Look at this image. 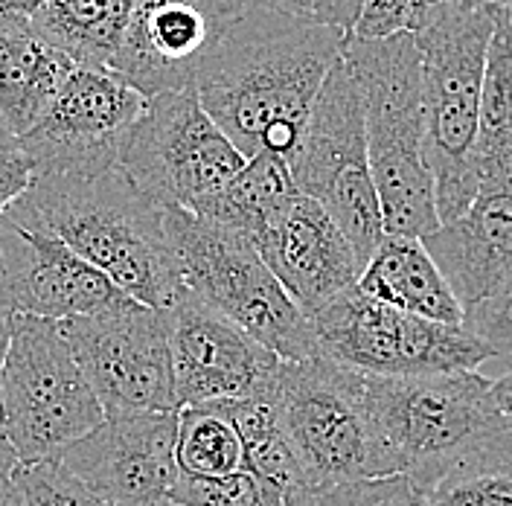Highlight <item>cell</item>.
<instances>
[{
  "label": "cell",
  "instance_id": "obj_1",
  "mask_svg": "<svg viewBox=\"0 0 512 506\" xmlns=\"http://www.w3.org/2000/svg\"><path fill=\"white\" fill-rule=\"evenodd\" d=\"M347 35L248 3L195 79V96L242 158L291 160Z\"/></svg>",
  "mask_w": 512,
  "mask_h": 506
},
{
  "label": "cell",
  "instance_id": "obj_2",
  "mask_svg": "<svg viewBox=\"0 0 512 506\" xmlns=\"http://www.w3.org/2000/svg\"><path fill=\"white\" fill-rule=\"evenodd\" d=\"M6 219L53 233L140 306L169 309L187 291L163 210L120 166L99 175H35Z\"/></svg>",
  "mask_w": 512,
  "mask_h": 506
},
{
  "label": "cell",
  "instance_id": "obj_3",
  "mask_svg": "<svg viewBox=\"0 0 512 506\" xmlns=\"http://www.w3.org/2000/svg\"><path fill=\"white\" fill-rule=\"evenodd\" d=\"M367 396L402 475L428 492L448 477L512 469V425L480 370L405 379L367 376Z\"/></svg>",
  "mask_w": 512,
  "mask_h": 506
},
{
  "label": "cell",
  "instance_id": "obj_4",
  "mask_svg": "<svg viewBox=\"0 0 512 506\" xmlns=\"http://www.w3.org/2000/svg\"><path fill=\"white\" fill-rule=\"evenodd\" d=\"M341 59L361 96L367 158L387 236L425 239L440 227L434 178L425 163L422 56L414 35L347 38Z\"/></svg>",
  "mask_w": 512,
  "mask_h": 506
},
{
  "label": "cell",
  "instance_id": "obj_5",
  "mask_svg": "<svg viewBox=\"0 0 512 506\" xmlns=\"http://www.w3.org/2000/svg\"><path fill=\"white\" fill-rule=\"evenodd\" d=\"M504 0H443L414 41L422 56L425 163L434 178L440 224L454 222L478 198L475 137L480 91L495 18Z\"/></svg>",
  "mask_w": 512,
  "mask_h": 506
},
{
  "label": "cell",
  "instance_id": "obj_6",
  "mask_svg": "<svg viewBox=\"0 0 512 506\" xmlns=\"http://www.w3.org/2000/svg\"><path fill=\"white\" fill-rule=\"evenodd\" d=\"M274 405L312 489L402 475L370 405L367 376L320 352L283 361Z\"/></svg>",
  "mask_w": 512,
  "mask_h": 506
},
{
  "label": "cell",
  "instance_id": "obj_7",
  "mask_svg": "<svg viewBox=\"0 0 512 506\" xmlns=\"http://www.w3.org/2000/svg\"><path fill=\"white\" fill-rule=\"evenodd\" d=\"M163 224L187 291L280 361L318 355L312 320L288 297L245 236L178 207L163 210Z\"/></svg>",
  "mask_w": 512,
  "mask_h": 506
},
{
  "label": "cell",
  "instance_id": "obj_8",
  "mask_svg": "<svg viewBox=\"0 0 512 506\" xmlns=\"http://www.w3.org/2000/svg\"><path fill=\"white\" fill-rule=\"evenodd\" d=\"M105 411L73 358L62 326L15 315L0 373V431L21 463H56L102 425Z\"/></svg>",
  "mask_w": 512,
  "mask_h": 506
},
{
  "label": "cell",
  "instance_id": "obj_9",
  "mask_svg": "<svg viewBox=\"0 0 512 506\" xmlns=\"http://www.w3.org/2000/svg\"><path fill=\"white\" fill-rule=\"evenodd\" d=\"M288 169L300 195L341 227L364 268L387 233L367 158L361 96L344 59L329 70Z\"/></svg>",
  "mask_w": 512,
  "mask_h": 506
},
{
  "label": "cell",
  "instance_id": "obj_10",
  "mask_svg": "<svg viewBox=\"0 0 512 506\" xmlns=\"http://www.w3.org/2000/svg\"><path fill=\"white\" fill-rule=\"evenodd\" d=\"M309 320L320 355L361 376L405 379L466 373L489 364V352L460 326L408 315L358 288L344 291Z\"/></svg>",
  "mask_w": 512,
  "mask_h": 506
},
{
  "label": "cell",
  "instance_id": "obj_11",
  "mask_svg": "<svg viewBox=\"0 0 512 506\" xmlns=\"http://www.w3.org/2000/svg\"><path fill=\"white\" fill-rule=\"evenodd\" d=\"M245 166L195 91L160 94L146 102L128 131L120 169L160 210H195Z\"/></svg>",
  "mask_w": 512,
  "mask_h": 506
},
{
  "label": "cell",
  "instance_id": "obj_12",
  "mask_svg": "<svg viewBox=\"0 0 512 506\" xmlns=\"http://www.w3.org/2000/svg\"><path fill=\"white\" fill-rule=\"evenodd\" d=\"M105 413L178 411L166 309L134 300L59 323Z\"/></svg>",
  "mask_w": 512,
  "mask_h": 506
},
{
  "label": "cell",
  "instance_id": "obj_13",
  "mask_svg": "<svg viewBox=\"0 0 512 506\" xmlns=\"http://www.w3.org/2000/svg\"><path fill=\"white\" fill-rule=\"evenodd\" d=\"M146 96L111 70L76 67L47 114L21 137L35 175H99L120 166Z\"/></svg>",
  "mask_w": 512,
  "mask_h": 506
},
{
  "label": "cell",
  "instance_id": "obj_14",
  "mask_svg": "<svg viewBox=\"0 0 512 506\" xmlns=\"http://www.w3.org/2000/svg\"><path fill=\"white\" fill-rule=\"evenodd\" d=\"M166 323L178 408L274 393L283 361L192 291L166 309Z\"/></svg>",
  "mask_w": 512,
  "mask_h": 506
},
{
  "label": "cell",
  "instance_id": "obj_15",
  "mask_svg": "<svg viewBox=\"0 0 512 506\" xmlns=\"http://www.w3.org/2000/svg\"><path fill=\"white\" fill-rule=\"evenodd\" d=\"M248 0H137L126 41L111 64L134 91H192L201 67Z\"/></svg>",
  "mask_w": 512,
  "mask_h": 506
},
{
  "label": "cell",
  "instance_id": "obj_16",
  "mask_svg": "<svg viewBox=\"0 0 512 506\" xmlns=\"http://www.w3.org/2000/svg\"><path fill=\"white\" fill-rule=\"evenodd\" d=\"M175 437L178 411L105 413L59 463L111 506H160L178 480Z\"/></svg>",
  "mask_w": 512,
  "mask_h": 506
},
{
  "label": "cell",
  "instance_id": "obj_17",
  "mask_svg": "<svg viewBox=\"0 0 512 506\" xmlns=\"http://www.w3.org/2000/svg\"><path fill=\"white\" fill-rule=\"evenodd\" d=\"M0 265L18 315L73 320L123 306L126 297L62 239L0 219Z\"/></svg>",
  "mask_w": 512,
  "mask_h": 506
},
{
  "label": "cell",
  "instance_id": "obj_18",
  "mask_svg": "<svg viewBox=\"0 0 512 506\" xmlns=\"http://www.w3.org/2000/svg\"><path fill=\"white\" fill-rule=\"evenodd\" d=\"M251 245L306 317L355 288L361 277L350 239L306 195H297Z\"/></svg>",
  "mask_w": 512,
  "mask_h": 506
},
{
  "label": "cell",
  "instance_id": "obj_19",
  "mask_svg": "<svg viewBox=\"0 0 512 506\" xmlns=\"http://www.w3.org/2000/svg\"><path fill=\"white\" fill-rule=\"evenodd\" d=\"M460 306H472L512 268V187L478 192L463 216L422 239Z\"/></svg>",
  "mask_w": 512,
  "mask_h": 506
},
{
  "label": "cell",
  "instance_id": "obj_20",
  "mask_svg": "<svg viewBox=\"0 0 512 506\" xmlns=\"http://www.w3.org/2000/svg\"><path fill=\"white\" fill-rule=\"evenodd\" d=\"M355 288L379 303L434 323L460 326L463 306L431 259L422 239L384 236L382 245L361 268Z\"/></svg>",
  "mask_w": 512,
  "mask_h": 506
},
{
  "label": "cell",
  "instance_id": "obj_21",
  "mask_svg": "<svg viewBox=\"0 0 512 506\" xmlns=\"http://www.w3.org/2000/svg\"><path fill=\"white\" fill-rule=\"evenodd\" d=\"M76 70L64 53L27 27L0 30V126L30 134Z\"/></svg>",
  "mask_w": 512,
  "mask_h": 506
},
{
  "label": "cell",
  "instance_id": "obj_22",
  "mask_svg": "<svg viewBox=\"0 0 512 506\" xmlns=\"http://www.w3.org/2000/svg\"><path fill=\"white\" fill-rule=\"evenodd\" d=\"M137 0H47L30 21V30L53 44L76 67L111 70Z\"/></svg>",
  "mask_w": 512,
  "mask_h": 506
},
{
  "label": "cell",
  "instance_id": "obj_23",
  "mask_svg": "<svg viewBox=\"0 0 512 506\" xmlns=\"http://www.w3.org/2000/svg\"><path fill=\"white\" fill-rule=\"evenodd\" d=\"M472 163L478 175V192L512 187V35L504 3L498 9L486 53Z\"/></svg>",
  "mask_w": 512,
  "mask_h": 506
},
{
  "label": "cell",
  "instance_id": "obj_24",
  "mask_svg": "<svg viewBox=\"0 0 512 506\" xmlns=\"http://www.w3.org/2000/svg\"><path fill=\"white\" fill-rule=\"evenodd\" d=\"M300 195L288 160L259 152L245 160V166L224 184L216 195H210L204 204H198L195 216L224 224L233 233L254 242L262 227L274 222L288 204Z\"/></svg>",
  "mask_w": 512,
  "mask_h": 506
},
{
  "label": "cell",
  "instance_id": "obj_25",
  "mask_svg": "<svg viewBox=\"0 0 512 506\" xmlns=\"http://www.w3.org/2000/svg\"><path fill=\"white\" fill-rule=\"evenodd\" d=\"M175 463L178 475L210 480L230 477L245 469L242 437L222 402L178 408Z\"/></svg>",
  "mask_w": 512,
  "mask_h": 506
},
{
  "label": "cell",
  "instance_id": "obj_26",
  "mask_svg": "<svg viewBox=\"0 0 512 506\" xmlns=\"http://www.w3.org/2000/svg\"><path fill=\"white\" fill-rule=\"evenodd\" d=\"M169 501L175 506H288L283 495L268 489L248 469L216 480L178 475Z\"/></svg>",
  "mask_w": 512,
  "mask_h": 506
},
{
  "label": "cell",
  "instance_id": "obj_27",
  "mask_svg": "<svg viewBox=\"0 0 512 506\" xmlns=\"http://www.w3.org/2000/svg\"><path fill=\"white\" fill-rule=\"evenodd\" d=\"M460 329L489 352L492 361H512V268L478 303L463 309Z\"/></svg>",
  "mask_w": 512,
  "mask_h": 506
},
{
  "label": "cell",
  "instance_id": "obj_28",
  "mask_svg": "<svg viewBox=\"0 0 512 506\" xmlns=\"http://www.w3.org/2000/svg\"><path fill=\"white\" fill-rule=\"evenodd\" d=\"M18 506H111L70 475L62 463H21L15 472Z\"/></svg>",
  "mask_w": 512,
  "mask_h": 506
},
{
  "label": "cell",
  "instance_id": "obj_29",
  "mask_svg": "<svg viewBox=\"0 0 512 506\" xmlns=\"http://www.w3.org/2000/svg\"><path fill=\"white\" fill-rule=\"evenodd\" d=\"M434 6V0H364L347 38L382 41L396 35H416L425 30Z\"/></svg>",
  "mask_w": 512,
  "mask_h": 506
},
{
  "label": "cell",
  "instance_id": "obj_30",
  "mask_svg": "<svg viewBox=\"0 0 512 506\" xmlns=\"http://www.w3.org/2000/svg\"><path fill=\"white\" fill-rule=\"evenodd\" d=\"M291 506H419V492L405 475L309 489Z\"/></svg>",
  "mask_w": 512,
  "mask_h": 506
},
{
  "label": "cell",
  "instance_id": "obj_31",
  "mask_svg": "<svg viewBox=\"0 0 512 506\" xmlns=\"http://www.w3.org/2000/svg\"><path fill=\"white\" fill-rule=\"evenodd\" d=\"M419 506H512V469L448 477L422 492Z\"/></svg>",
  "mask_w": 512,
  "mask_h": 506
},
{
  "label": "cell",
  "instance_id": "obj_32",
  "mask_svg": "<svg viewBox=\"0 0 512 506\" xmlns=\"http://www.w3.org/2000/svg\"><path fill=\"white\" fill-rule=\"evenodd\" d=\"M35 181V166L24 152L21 140L12 137L0 126V219L9 213V207L30 190Z\"/></svg>",
  "mask_w": 512,
  "mask_h": 506
},
{
  "label": "cell",
  "instance_id": "obj_33",
  "mask_svg": "<svg viewBox=\"0 0 512 506\" xmlns=\"http://www.w3.org/2000/svg\"><path fill=\"white\" fill-rule=\"evenodd\" d=\"M18 466H21L18 454L12 451V445L6 443L0 431V506H18V489H15Z\"/></svg>",
  "mask_w": 512,
  "mask_h": 506
},
{
  "label": "cell",
  "instance_id": "obj_34",
  "mask_svg": "<svg viewBox=\"0 0 512 506\" xmlns=\"http://www.w3.org/2000/svg\"><path fill=\"white\" fill-rule=\"evenodd\" d=\"M361 3L364 0H326L323 12H320V24H329L344 35H350L352 27H355V18L361 12Z\"/></svg>",
  "mask_w": 512,
  "mask_h": 506
},
{
  "label": "cell",
  "instance_id": "obj_35",
  "mask_svg": "<svg viewBox=\"0 0 512 506\" xmlns=\"http://www.w3.org/2000/svg\"><path fill=\"white\" fill-rule=\"evenodd\" d=\"M254 6L280 12V15H291V18H306V21H320L323 3L326 0H248Z\"/></svg>",
  "mask_w": 512,
  "mask_h": 506
},
{
  "label": "cell",
  "instance_id": "obj_36",
  "mask_svg": "<svg viewBox=\"0 0 512 506\" xmlns=\"http://www.w3.org/2000/svg\"><path fill=\"white\" fill-rule=\"evenodd\" d=\"M47 0H0V30L27 27Z\"/></svg>",
  "mask_w": 512,
  "mask_h": 506
},
{
  "label": "cell",
  "instance_id": "obj_37",
  "mask_svg": "<svg viewBox=\"0 0 512 506\" xmlns=\"http://www.w3.org/2000/svg\"><path fill=\"white\" fill-rule=\"evenodd\" d=\"M15 306L9 297V288L3 280V265H0V373H3V361L9 352V341H12V329H15Z\"/></svg>",
  "mask_w": 512,
  "mask_h": 506
},
{
  "label": "cell",
  "instance_id": "obj_38",
  "mask_svg": "<svg viewBox=\"0 0 512 506\" xmlns=\"http://www.w3.org/2000/svg\"><path fill=\"white\" fill-rule=\"evenodd\" d=\"M489 393H492L495 408L512 425V361L504 364V373H498V376L489 379Z\"/></svg>",
  "mask_w": 512,
  "mask_h": 506
},
{
  "label": "cell",
  "instance_id": "obj_39",
  "mask_svg": "<svg viewBox=\"0 0 512 506\" xmlns=\"http://www.w3.org/2000/svg\"><path fill=\"white\" fill-rule=\"evenodd\" d=\"M504 6H507V3H504ZM507 18H510V35H512V12L510 9H507Z\"/></svg>",
  "mask_w": 512,
  "mask_h": 506
},
{
  "label": "cell",
  "instance_id": "obj_40",
  "mask_svg": "<svg viewBox=\"0 0 512 506\" xmlns=\"http://www.w3.org/2000/svg\"><path fill=\"white\" fill-rule=\"evenodd\" d=\"M504 3H507V9H510V12H512V0H504Z\"/></svg>",
  "mask_w": 512,
  "mask_h": 506
},
{
  "label": "cell",
  "instance_id": "obj_41",
  "mask_svg": "<svg viewBox=\"0 0 512 506\" xmlns=\"http://www.w3.org/2000/svg\"><path fill=\"white\" fill-rule=\"evenodd\" d=\"M160 506H175V504H172V501H166V504H160Z\"/></svg>",
  "mask_w": 512,
  "mask_h": 506
},
{
  "label": "cell",
  "instance_id": "obj_42",
  "mask_svg": "<svg viewBox=\"0 0 512 506\" xmlns=\"http://www.w3.org/2000/svg\"><path fill=\"white\" fill-rule=\"evenodd\" d=\"M434 3H443V0H434Z\"/></svg>",
  "mask_w": 512,
  "mask_h": 506
}]
</instances>
